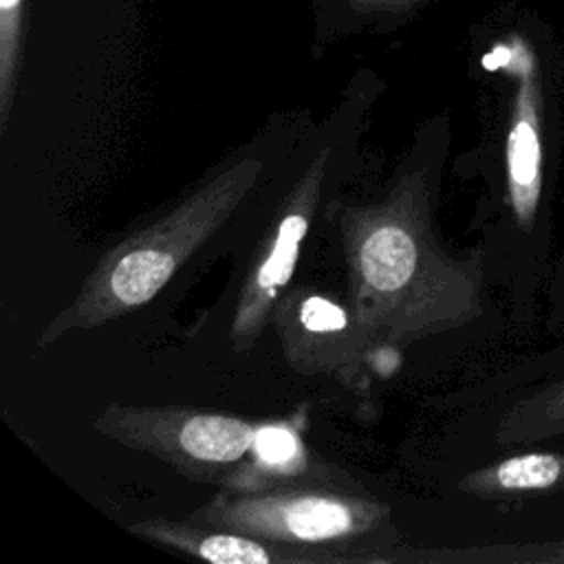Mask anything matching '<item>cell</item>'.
<instances>
[{
    "mask_svg": "<svg viewBox=\"0 0 564 564\" xmlns=\"http://www.w3.org/2000/svg\"><path fill=\"white\" fill-rule=\"evenodd\" d=\"M482 68H502L511 90L489 150L491 238L516 328L529 333L544 306L555 256L564 165V110L549 70L524 37L494 46Z\"/></svg>",
    "mask_w": 564,
    "mask_h": 564,
    "instance_id": "6da1fadb",
    "label": "cell"
},
{
    "mask_svg": "<svg viewBox=\"0 0 564 564\" xmlns=\"http://www.w3.org/2000/svg\"><path fill=\"white\" fill-rule=\"evenodd\" d=\"M258 163H242L163 218L152 231L137 236L90 280L75 315L84 322L108 319L119 311L145 304L170 280L178 262L227 216Z\"/></svg>",
    "mask_w": 564,
    "mask_h": 564,
    "instance_id": "7a4b0ae2",
    "label": "cell"
},
{
    "mask_svg": "<svg viewBox=\"0 0 564 564\" xmlns=\"http://www.w3.org/2000/svg\"><path fill=\"white\" fill-rule=\"evenodd\" d=\"M458 489L487 509L496 544L564 540V443L498 452Z\"/></svg>",
    "mask_w": 564,
    "mask_h": 564,
    "instance_id": "3957f363",
    "label": "cell"
},
{
    "mask_svg": "<svg viewBox=\"0 0 564 564\" xmlns=\"http://www.w3.org/2000/svg\"><path fill=\"white\" fill-rule=\"evenodd\" d=\"M487 436L496 454L564 443V339L505 375Z\"/></svg>",
    "mask_w": 564,
    "mask_h": 564,
    "instance_id": "277c9868",
    "label": "cell"
},
{
    "mask_svg": "<svg viewBox=\"0 0 564 564\" xmlns=\"http://www.w3.org/2000/svg\"><path fill=\"white\" fill-rule=\"evenodd\" d=\"M317 170L319 167L315 165L313 172L308 174V178L304 181V189H302V196L297 200V207L291 209L282 218L269 256L264 258V262L258 267V271L253 273V278L247 284V291L242 295L238 317H236V324H234V335L236 337L238 335H251L258 328V324L262 322V315L267 313V306L273 300L275 291L289 282V278L295 269L300 242L306 234L308 216H311V209H313L315 187L319 183V176L315 178Z\"/></svg>",
    "mask_w": 564,
    "mask_h": 564,
    "instance_id": "5b68a950",
    "label": "cell"
},
{
    "mask_svg": "<svg viewBox=\"0 0 564 564\" xmlns=\"http://www.w3.org/2000/svg\"><path fill=\"white\" fill-rule=\"evenodd\" d=\"M419 267V247L399 225H381L366 236L359 249V273L377 293H392L408 284Z\"/></svg>",
    "mask_w": 564,
    "mask_h": 564,
    "instance_id": "8992f818",
    "label": "cell"
},
{
    "mask_svg": "<svg viewBox=\"0 0 564 564\" xmlns=\"http://www.w3.org/2000/svg\"><path fill=\"white\" fill-rule=\"evenodd\" d=\"M256 516L267 518V527L284 531L297 540H328L352 529L350 509L330 498H293L282 505L264 507Z\"/></svg>",
    "mask_w": 564,
    "mask_h": 564,
    "instance_id": "52a82bcc",
    "label": "cell"
},
{
    "mask_svg": "<svg viewBox=\"0 0 564 564\" xmlns=\"http://www.w3.org/2000/svg\"><path fill=\"white\" fill-rule=\"evenodd\" d=\"M256 432L249 423L231 416L198 414L178 430V445L185 454L209 463H229L253 447Z\"/></svg>",
    "mask_w": 564,
    "mask_h": 564,
    "instance_id": "ba28073f",
    "label": "cell"
},
{
    "mask_svg": "<svg viewBox=\"0 0 564 564\" xmlns=\"http://www.w3.org/2000/svg\"><path fill=\"white\" fill-rule=\"evenodd\" d=\"M198 555L216 564H267L264 546L238 535H209L198 542Z\"/></svg>",
    "mask_w": 564,
    "mask_h": 564,
    "instance_id": "9c48e42d",
    "label": "cell"
},
{
    "mask_svg": "<svg viewBox=\"0 0 564 564\" xmlns=\"http://www.w3.org/2000/svg\"><path fill=\"white\" fill-rule=\"evenodd\" d=\"M544 326L555 341L564 339V234L555 247L546 291H544Z\"/></svg>",
    "mask_w": 564,
    "mask_h": 564,
    "instance_id": "30bf717a",
    "label": "cell"
},
{
    "mask_svg": "<svg viewBox=\"0 0 564 564\" xmlns=\"http://www.w3.org/2000/svg\"><path fill=\"white\" fill-rule=\"evenodd\" d=\"M253 449L260 460H264L267 465H273V467L293 463L300 452L295 434L289 432L286 427H278V425H267V427L256 430Z\"/></svg>",
    "mask_w": 564,
    "mask_h": 564,
    "instance_id": "8fae6325",
    "label": "cell"
},
{
    "mask_svg": "<svg viewBox=\"0 0 564 564\" xmlns=\"http://www.w3.org/2000/svg\"><path fill=\"white\" fill-rule=\"evenodd\" d=\"M300 322L306 330L330 333L346 326V313L324 297H308L300 308Z\"/></svg>",
    "mask_w": 564,
    "mask_h": 564,
    "instance_id": "7c38bea8",
    "label": "cell"
},
{
    "mask_svg": "<svg viewBox=\"0 0 564 564\" xmlns=\"http://www.w3.org/2000/svg\"><path fill=\"white\" fill-rule=\"evenodd\" d=\"M0 4H2V9H11L13 4H18V0H0Z\"/></svg>",
    "mask_w": 564,
    "mask_h": 564,
    "instance_id": "4fadbf2b",
    "label": "cell"
}]
</instances>
